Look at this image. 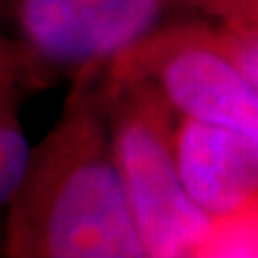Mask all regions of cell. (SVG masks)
<instances>
[{
    "label": "cell",
    "instance_id": "cell-2",
    "mask_svg": "<svg viewBox=\"0 0 258 258\" xmlns=\"http://www.w3.org/2000/svg\"><path fill=\"white\" fill-rule=\"evenodd\" d=\"M97 86L144 258L203 256L213 222L189 200L176 170L174 112L149 82L110 67Z\"/></svg>",
    "mask_w": 258,
    "mask_h": 258
},
{
    "label": "cell",
    "instance_id": "cell-4",
    "mask_svg": "<svg viewBox=\"0 0 258 258\" xmlns=\"http://www.w3.org/2000/svg\"><path fill=\"white\" fill-rule=\"evenodd\" d=\"M110 69L149 82L174 114L224 125L258 140V88L232 58L213 22L176 20Z\"/></svg>",
    "mask_w": 258,
    "mask_h": 258
},
{
    "label": "cell",
    "instance_id": "cell-7",
    "mask_svg": "<svg viewBox=\"0 0 258 258\" xmlns=\"http://www.w3.org/2000/svg\"><path fill=\"white\" fill-rule=\"evenodd\" d=\"M215 26L220 30L226 47L230 50L232 58L239 62L243 74L258 88V15L235 24H224V26L215 24Z\"/></svg>",
    "mask_w": 258,
    "mask_h": 258
},
{
    "label": "cell",
    "instance_id": "cell-3",
    "mask_svg": "<svg viewBox=\"0 0 258 258\" xmlns=\"http://www.w3.org/2000/svg\"><path fill=\"white\" fill-rule=\"evenodd\" d=\"M185 15L172 0H13L15 41L7 43L22 82H78Z\"/></svg>",
    "mask_w": 258,
    "mask_h": 258
},
{
    "label": "cell",
    "instance_id": "cell-5",
    "mask_svg": "<svg viewBox=\"0 0 258 258\" xmlns=\"http://www.w3.org/2000/svg\"><path fill=\"white\" fill-rule=\"evenodd\" d=\"M172 147L187 196L213 224L258 205V140L174 114Z\"/></svg>",
    "mask_w": 258,
    "mask_h": 258
},
{
    "label": "cell",
    "instance_id": "cell-8",
    "mask_svg": "<svg viewBox=\"0 0 258 258\" xmlns=\"http://www.w3.org/2000/svg\"><path fill=\"white\" fill-rule=\"evenodd\" d=\"M185 13L207 15L213 24H235L258 15V0H172Z\"/></svg>",
    "mask_w": 258,
    "mask_h": 258
},
{
    "label": "cell",
    "instance_id": "cell-1",
    "mask_svg": "<svg viewBox=\"0 0 258 258\" xmlns=\"http://www.w3.org/2000/svg\"><path fill=\"white\" fill-rule=\"evenodd\" d=\"M97 78L78 80L58 123L30 149L7 205V256L144 258Z\"/></svg>",
    "mask_w": 258,
    "mask_h": 258
},
{
    "label": "cell",
    "instance_id": "cell-6",
    "mask_svg": "<svg viewBox=\"0 0 258 258\" xmlns=\"http://www.w3.org/2000/svg\"><path fill=\"white\" fill-rule=\"evenodd\" d=\"M20 84L24 82L11 47L0 39V209L9 205L18 189L32 149L18 112Z\"/></svg>",
    "mask_w": 258,
    "mask_h": 258
}]
</instances>
